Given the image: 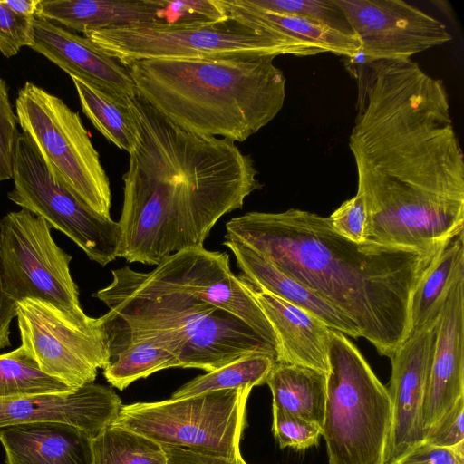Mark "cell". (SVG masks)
<instances>
[{
	"label": "cell",
	"instance_id": "obj_34",
	"mask_svg": "<svg viewBox=\"0 0 464 464\" xmlns=\"http://www.w3.org/2000/svg\"><path fill=\"white\" fill-rule=\"evenodd\" d=\"M5 81L0 78V182L13 179L16 144L20 133Z\"/></svg>",
	"mask_w": 464,
	"mask_h": 464
},
{
	"label": "cell",
	"instance_id": "obj_18",
	"mask_svg": "<svg viewBox=\"0 0 464 464\" xmlns=\"http://www.w3.org/2000/svg\"><path fill=\"white\" fill-rule=\"evenodd\" d=\"M33 31L34 44L30 48L70 76L125 97L133 98L137 95L127 67L106 54L87 37L36 16Z\"/></svg>",
	"mask_w": 464,
	"mask_h": 464
},
{
	"label": "cell",
	"instance_id": "obj_26",
	"mask_svg": "<svg viewBox=\"0 0 464 464\" xmlns=\"http://www.w3.org/2000/svg\"><path fill=\"white\" fill-rule=\"evenodd\" d=\"M83 113L117 148L131 153L140 141L129 97L71 76Z\"/></svg>",
	"mask_w": 464,
	"mask_h": 464
},
{
	"label": "cell",
	"instance_id": "obj_15",
	"mask_svg": "<svg viewBox=\"0 0 464 464\" xmlns=\"http://www.w3.org/2000/svg\"><path fill=\"white\" fill-rule=\"evenodd\" d=\"M439 318L411 334L392 355L387 388L392 421L383 464H393L424 441L422 408L434 352Z\"/></svg>",
	"mask_w": 464,
	"mask_h": 464
},
{
	"label": "cell",
	"instance_id": "obj_2",
	"mask_svg": "<svg viewBox=\"0 0 464 464\" xmlns=\"http://www.w3.org/2000/svg\"><path fill=\"white\" fill-rule=\"evenodd\" d=\"M129 102L140 141L122 177L118 257L157 266L202 247L217 222L262 185L236 142L181 128L138 93Z\"/></svg>",
	"mask_w": 464,
	"mask_h": 464
},
{
	"label": "cell",
	"instance_id": "obj_3",
	"mask_svg": "<svg viewBox=\"0 0 464 464\" xmlns=\"http://www.w3.org/2000/svg\"><path fill=\"white\" fill-rule=\"evenodd\" d=\"M227 233L348 317L389 358L410 334L412 293L441 251L363 241L336 233L328 218L305 210L248 212Z\"/></svg>",
	"mask_w": 464,
	"mask_h": 464
},
{
	"label": "cell",
	"instance_id": "obj_40",
	"mask_svg": "<svg viewBox=\"0 0 464 464\" xmlns=\"http://www.w3.org/2000/svg\"><path fill=\"white\" fill-rule=\"evenodd\" d=\"M16 317V303L11 300L3 290L0 269V349L10 345V324Z\"/></svg>",
	"mask_w": 464,
	"mask_h": 464
},
{
	"label": "cell",
	"instance_id": "obj_39",
	"mask_svg": "<svg viewBox=\"0 0 464 464\" xmlns=\"http://www.w3.org/2000/svg\"><path fill=\"white\" fill-rule=\"evenodd\" d=\"M161 446L166 455L167 464H247L245 460L204 454L182 447Z\"/></svg>",
	"mask_w": 464,
	"mask_h": 464
},
{
	"label": "cell",
	"instance_id": "obj_33",
	"mask_svg": "<svg viewBox=\"0 0 464 464\" xmlns=\"http://www.w3.org/2000/svg\"><path fill=\"white\" fill-rule=\"evenodd\" d=\"M273 432L281 449L304 450L318 444L323 429L298 416L273 407Z\"/></svg>",
	"mask_w": 464,
	"mask_h": 464
},
{
	"label": "cell",
	"instance_id": "obj_13",
	"mask_svg": "<svg viewBox=\"0 0 464 464\" xmlns=\"http://www.w3.org/2000/svg\"><path fill=\"white\" fill-rule=\"evenodd\" d=\"M335 3L362 44V63L410 60L452 40L441 21L402 0Z\"/></svg>",
	"mask_w": 464,
	"mask_h": 464
},
{
	"label": "cell",
	"instance_id": "obj_7",
	"mask_svg": "<svg viewBox=\"0 0 464 464\" xmlns=\"http://www.w3.org/2000/svg\"><path fill=\"white\" fill-rule=\"evenodd\" d=\"M322 436L329 464H383L392 421L387 388L357 347L330 329Z\"/></svg>",
	"mask_w": 464,
	"mask_h": 464
},
{
	"label": "cell",
	"instance_id": "obj_28",
	"mask_svg": "<svg viewBox=\"0 0 464 464\" xmlns=\"http://www.w3.org/2000/svg\"><path fill=\"white\" fill-rule=\"evenodd\" d=\"M276 362L267 353L241 357L221 368L198 375L179 387L171 399H182L206 392L238 388H253L266 383Z\"/></svg>",
	"mask_w": 464,
	"mask_h": 464
},
{
	"label": "cell",
	"instance_id": "obj_23",
	"mask_svg": "<svg viewBox=\"0 0 464 464\" xmlns=\"http://www.w3.org/2000/svg\"><path fill=\"white\" fill-rule=\"evenodd\" d=\"M327 375L295 364L276 362L266 383L273 407L322 427L326 403Z\"/></svg>",
	"mask_w": 464,
	"mask_h": 464
},
{
	"label": "cell",
	"instance_id": "obj_4",
	"mask_svg": "<svg viewBox=\"0 0 464 464\" xmlns=\"http://www.w3.org/2000/svg\"><path fill=\"white\" fill-rule=\"evenodd\" d=\"M274 59H159L126 67L137 93L175 124L242 142L285 104L286 80Z\"/></svg>",
	"mask_w": 464,
	"mask_h": 464
},
{
	"label": "cell",
	"instance_id": "obj_36",
	"mask_svg": "<svg viewBox=\"0 0 464 464\" xmlns=\"http://www.w3.org/2000/svg\"><path fill=\"white\" fill-rule=\"evenodd\" d=\"M328 219L339 235L355 243L363 242L367 211L364 198L360 193L345 200Z\"/></svg>",
	"mask_w": 464,
	"mask_h": 464
},
{
	"label": "cell",
	"instance_id": "obj_29",
	"mask_svg": "<svg viewBox=\"0 0 464 464\" xmlns=\"http://www.w3.org/2000/svg\"><path fill=\"white\" fill-rule=\"evenodd\" d=\"M92 464H167L160 443L118 426L92 438Z\"/></svg>",
	"mask_w": 464,
	"mask_h": 464
},
{
	"label": "cell",
	"instance_id": "obj_41",
	"mask_svg": "<svg viewBox=\"0 0 464 464\" xmlns=\"http://www.w3.org/2000/svg\"><path fill=\"white\" fill-rule=\"evenodd\" d=\"M4 4L16 14L34 17L40 0H5Z\"/></svg>",
	"mask_w": 464,
	"mask_h": 464
},
{
	"label": "cell",
	"instance_id": "obj_22",
	"mask_svg": "<svg viewBox=\"0 0 464 464\" xmlns=\"http://www.w3.org/2000/svg\"><path fill=\"white\" fill-rule=\"evenodd\" d=\"M165 0H40L35 16L82 33L160 21Z\"/></svg>",
	"mask_w": 464,
	"mask_h": 464
},
{
	"label": "cell",
	"instance_id": "obj_5",
	"mask_svg": "<svg viewBox=\"0 0 464 464\" xmlns=\"http://www.w3.org/2000/svg\"><path fill=\"white\" fill-rule=\"evenodd\" d=\"M111 275V283L93 295L109 308L98 318L106 347L151 339L175 353L179 368L207 372L253 353L276 358V346L201 297L152 281L129 266Z\"/></svg>",
	"mask_w": 464,
	"mask_h": 464
},
{
	"label": "cell",
	"instance_id": "obj_10",
	"mask_svg": "<svg viewBox=\"0 0 464 464\" xmlns=\"http://www.w3.org/2000/svg\"><path fill=\"white\" fill-rule=\"evenodd\" d=\"M72 258L55 243L43 218L21 208L0 220V269L8 297L14 303L24 299L51 303L79 323L91 325L97 318L82 309L69 268Z\"/></svg>",
	"mask_w": 464,
	"mask_h": 464
},
{
	"label": "cell",
	"instance_id": "obj_27",
	"mask_svg": "<svg viewBox=\"0 0 464 464\" xmlns=\"http://www.w3.org/2000/svg\"><path fill=\"white\" fill-rule=\"evenodd\" d=\"M109 363L103 376L122 391L133 382L168 368L179 367L170 350L151 339H140L107 347Z\"/></svg>",
	"mask_w": 464,
	"mask_h": 464
},
{
	"label": "cell",
	"instance_id": "obj_6",
	"mask_svg": "<svg viewBox=\"0 0 464 464\" xmlns=\"http://www.w3.org/2000/svg\"><path fill=\"white\" fill-rule=\"evenodd\" d=\"M125 67L143 60L309 56L318 50L271 25L229 17L217 24L156 21L83 34Z\"/></svg>",
	"mask_w": 464,
	"mask_h": 464
},
{
	"label": "cell",
	"instance_id": "obj_12",
	"mask_svg": "<svg viewBox=\"0 0 464 464\" xmlns=\"http://www.w3.org/2000/svg\"><path fill=\"white\" fill-rule=\"evenodd\" d=\"M21 346L46 374L72 389L94 382L109 354L98 318L85 325L51 303L16 302Z\"/></svg>",
	"mask_w": 464,
	"mask_h": 464
},
{
	"label": "cell",
	"instance_id": "obj_24",
	"mask_svg": "<svg viewBox=\"0 0 464 464\" xmlns=\"http://www.w3.org/2000/svg\"><path fill=\"white\" fill-rule=\"evenodd\" d=\"M461 276H464V230L441 249L414 289L409 335L439 317L450 288Z\"/></svg>",
	"mask_w": 464,
	"mask_h": 464
},
{
	"label": "cell",
	"instance_id": "obj_17",
	"mask_svg": "<svg viewBox=\"0 0 464 464\" xmlns=\"http://www.w3.org/2000/svg\"><path fill=\"white\" fill-rule=\"evenodd\" d=\"M464 396V276L450 288L440 314L422 408L425 433Z\"/></svg>",
	"mask_w": 464,
	"mask_h": 464
},
{
	"label": "cell",
	"instance_id": "obj_37",
	"mask_svg": "<svg viewBox=\"0 0 464 464\" xmlns=\"http://www.w3.org/2000/svg\"><path fill=\"white\" fill-rule=\"evenodd\" d=\"M464 396L426 433L424 441L437 447L450 448L464 442Z\"/></svg>",
	"mask_w": 464,
	"mask_h": 464
},
{
	"label": "cell",
	"instance_id": "obj_8",
	"mask_svg": "<svg viewBox=\"0 0 464 464\" xmlns=\"http://www.w3.org/2000/svg\"><path fill=\"white\" fill-rule=\"evenodd\" d=\"M15 111L53 179L93 211L111 218L109 178L79 113L30 82L18 91Z\"/></svg>",
	"mask_w": 464,
	"mask_h": 464
},
{
	"label": "cell",
	"instance_id": "obj_30",
	"mask_svg": "<svg viewBox=\"0 0 464 464\" xmlns=\"http://www.w3.org/2000/svg\"><path fill=\"white\" fill-rule=\"evenodd\" d=\"M72 390L75 389L44 372L22 346L0 355V400Z\"/></svg>",
	"mask_w": 464,
	"mask_h": 464
},
{
	"label": "cell",
	"instance_id": "obj_14",
	"mask_svg": "<svg viewBox=\"0 0 464 464\" xmlns=\"http://www.w3.org/2000/svg\"><path fill=\"white\" fill-rule=\"evenodd\" d=\"M145 275L152 281L199 296L231 313L278 351L272 326L242 279L231 271L226 252L209 251L204 246L185 249L167 256Z\"/></svg>",
	"mask_w": 464,
	"mask_h": 464
},
{
	"label": "cell",
	"instance_id": "obj_38",
	"mask_svg": "<svg viewBox=\"0 0 464 464\" xmlns=\"http://www.w3.org/2000/svg\"><path fill=\"white\" fill-rule=\"evenodd\" d=\"M393 464H464V442L444 448L423 441Z\"/></svg>",
	"mask_w": 464,
	"mask_h": 464
},
{
	"label": "cell",
	"instance_id": "obj_1",
	"mask_svg": "<svg viewBox=\"0 0 464 464\" xmlns=\"http://www.w3.org/2000/svg\"><path fill=\"white\" fill-rule=\"evenodd\" d=\"M349 138L363 241L440 251L464 229V158L442 80L410 60L362 63Z\"/></svg>",
	"mask_w": 464,
	"mask_h": 464
},
{
	"label": "cell",
	"instance_id": "obj_25",
	"mask_svg": "<svg viewBox=\"0 0 464 464\" xmlns=\"http://www.w3.org/2000/svg\"><path fill=\"white\" fill-rule=\"evenodd\" d=\"M228 15L270 24L322 53H332L352 60L361 53L357 36L348 34L304 17L264 11L242 0H223Z\"/></svg>",
	"mask_w": 464,
	"mask_h": 464
},
{
	"label": "cell",
	"instance_id": "obj_21",
	"mask_svg": "<svg viewBox=\"0 0 464 464\" xmlns=\"http://www.w3.org/2000/svg\"><path fill=\"white\" fill-rule=\"evenodd\" d=\"M222 244L232 251L243 273L241 276L252 285L309 312L332 330L361 337L358 327L348 317L281 272L262 254L227 234Z\"/></svg>",
	"mask_w": 464,
	"mask_h": 464
},
{
	"label": "cell",
	"instance_id": "obj_16",
	"mask_svg": "<svg viewBox=\"0 0 464 464\" xmlns=\"http://www.w3.org/2000/svg\"><path fill=\"white\" fill-rule=\"evenodd\" d=\"M121 400L94 382L67 392L0 400V429L34 422H62L96 437L119 416Z\"/></svg>",
	"mask_w": 464,
	"mask_h": 464
},
{
	"label": "cell",
	"instance_id": "obj_35",
	"mask_svg": "<svg viewBox=\"0 0 464 464\" xmlns=\"http://www.w3.org/2000/svg\"><path fill=\"white\" fill-rule=\"evenodd\" d=\"M34 17L16 14L0 1V52L5 57L11 58L22 47L33 45Z\"/></svg>",
	"mask_w": 464,
	"mask_h": 464
},
{
	"label": "cell",
	"instance_id": "obj_11",
	"mask_svg": "<svg viewBox=\"0 0 464 464\" xmlns=\"http://www.w3.org/2000/svg\"><path fill=\"white\" fill-rule=\"evenodd\" d=\"M13 180L14 188L7 198L65 234L91 260L105 266L118 257L119 223L96 213L56 182L39 150L24 132L16 144Z\"/></svg>",
	"mask_w": 464,
	"mask_h": 464
},
{
	"label": "cell",
	"instance_id": "obj_19",
	"mask_svg": "<svg viewBox=\"0 0 464 464\" xmlns=\"http://www.w3.org/2000/svg\"><path fill=\"white\" fill-rule=\"evenodd\" d=\"M239 277L276 334L278 343L276 362L300 365L327 375L330 328L309 312L255 287L241 276Z\"/></svg>",
	"mask_w": 464,
	"mask_h": 464
},
{
	"label": "cell",
	"instance_id": "obj_20",
	"mask_svg": "<svg viewBox=\"0 0 464 464\" xmlns=\"http://www.w3.org/2000/svg\"><path fill=\"white\" fill-rule=\"evenodd\" d=\"M92 437L62 422L0 429L5 464H92Z\"/></svg>",
	"mask_w": 464,
	"mask_h": 464
},
{
	"label": "cell",
	"instance_id": "obj_9",
	"mask_svg": "<svg viewBox=\"0 0 464 464\" xmlns=\"http://www.w3.org/2000/svg\"><path fill=\"white\" fill-rule=\"evenodd\" d=\"M251 388L221 390L121 407L111 425L130 430L160 445L244 460L240 440Z\"/></svg>",
	"mask_w": 464,
	"mask_h": 464
},
{
	"label": "cell",
	"instance_id": "obj_32",
	"mask_svg": "<svg viewBox=\"0 0 464 464\" xmlns=\"http://www.w3.org/2000/svg\"><path fill=\"white\" fill-rule=\"evenodd\" d=\"M160 22L217 24L229 19L222 0H165Z\"/></svg>",
	"mask_w": 464,
	"mask_h": 464
},
{
	"label": "cell",
	"instance_id": "obj_31",
	"mask_svg": "<svg viewBox=\"0 0 464 464\" xmlns=\"http://www.w3.org/2000/svg\"><path fill=\"white\" fill-rule=\"evenodd\" d=\"M248 6L267 12L297 15L355 35L335 0H242ZM356 36V35H355Z\"/></svg>",
	"mask_w": 464,
	"mask_h": 464
}]
</instances>
